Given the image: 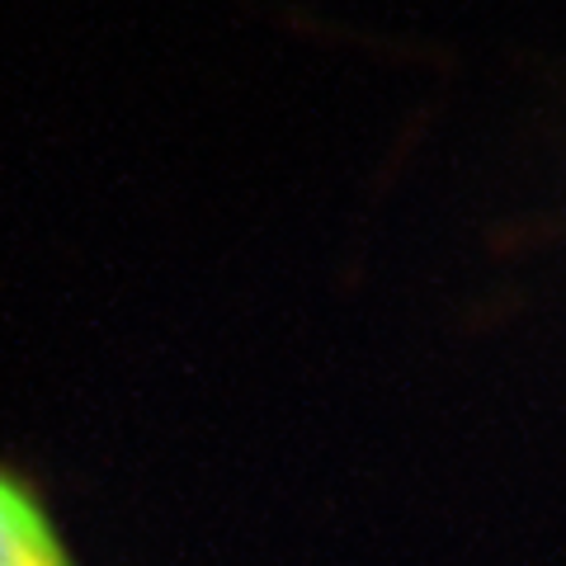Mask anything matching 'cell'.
I'll return each instance as SVG.
<instances>
[{"mask_svg":"<svg viewBox=\"0 0 566 566\" xmlns=\"http://www.w3.org/2000/svg\"><path fill=\"white\" fill-rule=\"evenodd\" d=\"M0 566H81L43 491L10 463H0Z\"/></svg>","mask_w":566,"mask_h":566,"instance_id":"cell-1","label":"cell"}]
</instances>
